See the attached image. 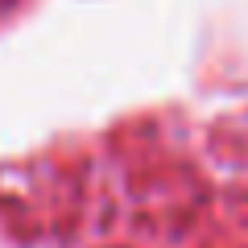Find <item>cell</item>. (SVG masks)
Wrapping results in <instances>:
<instances>
[{
    "instance_id": "1",
    "label": "cell",
    "mask_w": 248,
    "mask_h": 248,
    "mask_svg": "<svg viewBox=\"0 0 248 248\" xmlns=\"http://www.w3.org/2000/svg\"><path fill=\"white\" fill-rule=\"evenodd\" d=\"M25 4H29V0H0V21H9L13 13H21Z\"/></svg>"
}]
</instances>
